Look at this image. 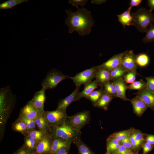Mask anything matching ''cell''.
<instances>
[{"instance_id": "38", "label": "cell", "mask_w": 154, "mask_h": 154, "mask_svg": "<svg viewBox=\"0 0 154 154\" xmlns=\"http://www.w3.org/2000/svg\"><path fill=\"white\" fill-rule=\"evenodd\" d=\"M147 82L146 89L149 91L154 93V77H147L145 78Z\"/></svg>"}, {"instance_id": "13", "label": "cell", "mask_w": 154, "mask_h": 154, "mask_svg": "<svg viewBox=\"0 0 154 154\" xmlns=\"http://www.w3.org/2000/svg\"><path fill=\"white\" fill-rule=\"evenodd\" d=\"M52 139L51 135H49L38 141L35 153L36 154H50Z\"/></svg>"}, {"instance_id": "16", "label": "cell", "mask_w": 154, "mask_h": 154, "mask_svg": "<svg viewBox=\"0 0 154 154\" xmlns=\"http://www.w3.org/2000/svg\"><path fill=\"white\" fill-rule=\"evenodd\" d=\"M117 92V97L125 101H130L126 96V91L127 89L126 83L123 78H121L112 82Z\"/></svg>"}, {"instance_id": "34", "label": "cell", "mask_w": 154, "mask_h": 154, "mask_svg": "<svg viewBox=\"0 0 154 154\" xmlns=\"http://www.w3.org/2000/svg\"><path fill=\"white\" fill-rule=\"evenodd\" d=\"M107 142V149L108 153L115 151L120 145V142L115 139L108 138Z\"/></svg>"}, {"instance_id": "29", "label": "cell", "mask_w": 154, "mask_h": 154, "mask_svg": "<svg viewBox=\"0 0 154 154\" xmlns=\"http://www.w3.org/2000/svg\"><path fill=\"white\" fill-rule=\"evenodd\" d=\"M28 0H8L0 4V9L7 10L23 3L27 2Z\"/></svg>"}, {"instance_id": "30", "label": "cell", "mask_w": 154, "mask_h": 154, "mask_svg": "<svg viewBox=\"0 0 154 154\" xmlns=\"http://www.w3.org/2000/svg\"><path fill=\"white\" fill-rule=\"evenodd\" d=\"M135 61L137 66L143 67L148 64L149 58L147 54L141 53L136 55Z\"/></svg>"}, {"instance_id": "35", "label": "cell", "mask_w": 154, "mask_h": 154, "mask_svg": "<svg viewBox=\"0 0 154 154\" xmlns=\"http://www.w3.org/2000/svg\"><path fill=\"white\" fill-rule=\"evenodd\" d=\"M142 41L143 43L154 42V23L147 29Z\"/></svg>"}, {"instance_id": "51", "label": "cell", "mask_w": 154, "mask_h": 154, "mask_svg": "<svg viewBox=\"0 0 154 154\" xmlns=\"http://www.w3.org/2000/svg\"><path fill=\"white\" fill-rule=\"evenodd\" d=\"M92 1L91 3H94V4H102L103 3H104L106 1L105 0H99V1Z\"/></svg>"}, {"instance_id": "24", "label": "cell", "mask_w": 154, "mask_h": 154, "mask_svg": "<svg viewBox=\"0 0 154 154\" xmlns=\"http://www.w3.org/2000/svg\"><path fill=\"white\" fill-rule=\"evenodd\" d=\"M38 141L31 137H25L23 146L29 153L35 152L36 147Z\"/></svg>"}, {"instance_id": "3", "label": "cell", "mask_w": 154, "mask_h": 154, "mask_svg": "<svg viewBox=\"0 0 154 154\" xmlns=\"http://www.w3.org/2000/svg\"><path fill=\"white\" fill-rule=\"evenodd\" d=\"M80 130L71 125L66 120L50 129L52 138L59 139L71 143L80 138Z\"/></svg>"}, {"instance_id": "26", "label": "cell", "mask_w": 154, "mask_h": 154, "mask_svg": "<svg viewBox=\"0 0 154 154\" xmlns=\"http://www.w3.org/2000/svg\"><path fill=\"white\" fill-rule=\"evenodd\" d=\"M34 121L37 129L46 131L50 134V129L43 114L35 119Z\"/></svg>"}, {"instance_id": "5", "label": "cell", "mask_w": 154, "mask_h": 154, "mask_svg": "<svg viewBox=\"0 0 154 154\" xmlns=\"http://www.w3.org/2000/svg\"><path fill=\"white\" fill-rule=\"evenodd\" d=\"M69 78L67 75L64 74L57 69H53L48 72L41 85L42 88L46 90L52 89L55 88L60 82Z\"/></svg>"}, {"instance_id": "40", "label": "cell", "mask_w": 154, "mask_h": 154, "mask_svg": "<svg viewBox=\"0 0 154 154\" xmlns=\"http://www.w3.org/2000/svg\"><path fill=\"white\" fill-rule=\"evenodd\" d=\"M135 140L141 144L144 141L143 135L140 132L136 131L131 134Z\"/></svg>"}, {"instance_id": "39", "label": "cell", "mask_w": 154, "mask_h": 154, "mask_svg": "<svg viewBox=\"0 0 154 154\" xmlns=\"http://www.w3.org/2000/svg\"><path fill=\"white\" fill-rule=\"evenodd\" d=\"M19 117L23 120L27 124V131L26 133L33 130L37 129V128L35 123L34 120L28 119L19 116Z\"/></svg>"}, {"instance_id": "44", "label": "cell", "mask_w": 154, "mask_h": 154, "mask_svg": "<svg viewBox=\"0 0 154 154\" xmlns=\"http://www.w3.org/2000/svg\"><path fill=\"white\" fill-rule=\"evenodd\" d=\"M121 142L122 143V145L127 148L130 149L133 147L129 137H127L122 140Z\"/></svg>"}, {"instance_id": "20", "label": "cell", "mask_w": 154, "mask_h": 154, "mask_svg": "<svg viewBox=\"0 0 154 154\" xmlns=\"http://www.w3.org/2000/svg\"><path fill=\"white\" fill-rule=\"evenodd\" d=\"M98 86H99V85L96 79L84 86L83 90L80 93L78 98V100L83 97L87 99L90 94L97 88Z\"/></svg>"}, {"instance_id": "47", "label": "cell", "mask_w": 154, "mask_h": 154, "mask_svg": "<svg viewBox=\"0 0 154 154\" xmlns=\"http://www.w3.org/2000/svg\"><path fill=\"white\" fill-rule=\"evenodd\" d=\"M146 142L152 145H154V135H147L146 138Z\"/></svg>"}, {"instance_id": "17", "label": "cell", "mask_w": 154, "mask_h": 154, "mask_svg": "<svg viewBox=\"0 0 154 154\" xmlns=\"http://www.w3.org/2000/svg\"><path fill=\"white\" fill-rule=\"evenodd\" d=\"M132 105L134 113L140 116L146 110L148 106L138 96H136L130 100Z\"/></svg>"}, {"instance_id": "52", "label": "cell", "mask_w": 154, "mask_h": 154, "mask_svg": "<svg viewBox=\"0 0 154 154\" xmlns=\"http://www.w3.org/2000/svg\"><path fill=\"white\" fill-rule=\"evenodd\" d=\"M29 154H36L35 153H29Z\"/></svg>"}, {"instance_id": "31", "label": "cell", "mask_w": 154, "mask_h": 154, "mask_svg": "<svg viewBox=\"0 0 154 154\" xmlns=\"http://www.w3.org/2000/svg\"><path fill=\"white\" fill-rule=\"evenodd\" d=\"M105 93L103 88L98 90H94L88 95L87 99L91 101L93 104L96 103Z\"/></svg>"}, {"instance_id": "32", "label": "cell", "mask_w": 154, "mask_h": 154, "mask_svg": "<svg viewBox=\"0 0 154 154\" xmlns=\"http://www.w3.org/2000/svg\"><path fill=\"white\" fill-rule=\"evenodd\" d=\"M104 92L108 95L114 97H117L116 89L110 81L106 83L103 87Z\"/></svg>"}, {"instance_id": "6", "label": "cell", "mask_w": 154, "mask_h": 154, "mask_svg": "<svg viewBox=\"0 0 154 154\" xmlns=\"http://www.w3.org/2000/svg\"><path fill=\"white\" fill-rule=\"evenodd\" d=\"M99 68V65L93 66L77 74L74 76L70 77L69 78L73 80L76 86L80 87L82 84L85 86L96 78Z\"/></svg>"}, {"instance_id": "46", "label": "cell", "mask_w": 154, "mask_h": 154, "mask_svg": "<svg viewBox=\"0 0 154 154\" xmlns=\"http://www.w3.org/2000/svg\"><path fill=\"white\" fill-rule=\"evenodd\" d=\"M70 147H62L57 151L56 154H68Z\"/></svg>"}, {"instance_id": "15", "label": "cell", "mask_w": 154, "mask_h": 154, "mask_svg": "<svg viewBox=\"0 0 154 154\" xmlns=\"http://www.w3.org/2000/svg\"><path fill=\"white\" fill-rule=\"evenodd\" d=\"M152 110H154V93L148 91L145 88L139 90L136 94Z\"/></svg>"}, {"instance_id": "54", "label": "cell", "mask_w": 154, "mask_h": 154, "mask_svg": "<svg viewBox=\"0 0 154 154\" xmlns=\"http://www.w3.org/2000/svg\"><path fill=\"white\" fill-rule=\"evenodd\" d=\"M131 154L130 153H128V154Z\"/></svg>"}, {"instance_id": "7", "label": "cell", "mask_w": 154, "mask_h": 154, "mask_svg": "<svg viewBox=\"0 0 154 154\" xmlns=\"http://www.w3.org/2000/svg\"><path fill=\"white\" fill-rule=\"evenodd\" d=\"M43 115L50 129L66 120L68 116L66 112L57 109L52 111H44Z\"/></svg>"}, {"instance_id": "50", "label": "cell", "mask_w": 154, "mask_h": 154, "mask_svg": "<svg viewBox=\"0 0 154 154\" xmlns=\"http://www.w3.org/2000/svg\"><path fill=\"white\" fill-rule=\"evenodd\" d=\"M147 2L148 5L150 8L149 10L152 12L154 10V0H148Z\"/></svg>"}, {"instance_id": "28", "label": "cell", "mask_w": 154, "mask_h": 154, "mask_svg": "<svg viewBox=\"0 0 154 154\" xmlns=\"http://www.w3.org/2000/svg\"><path fill=\"white\" fill-rule=\"evenodd\" d=\"M73 143L77 147L79 154H94L90 149L80 138L74 141Z\"/></svg>"}, {"instance_id": "14", "label": "cell", "mask_w": 154, "mask_h": 154, "mask_svg": "<svg viewBox=\"0 0 154 154\" xmlns=\"http://www.w3.org/2000/svg\"><path fill=\"white\" fill-rule=\"evenodd\" d=\"M126 51L115 55L106 62L100 65L101 68L110 71L120 66L121 62Z\"/></svg>"}, {"instance_id": "19", "label": "cell", "mask_w": 154, "mask_h": 154, "mask_svg": "<svg viewBox=\"0 0 154 154\" xmlns=\"http://www.w3.org/2000/svg\"><path fill=\"white\" fill-rule=\"evenodd\" d=\"M132 7L130 6L128 9L122 13L117 15L118 21L125 28L126 26L132 25V17L131 14V11Z\"/></svg>"}, {"instance_id": "8", "label": "cell", "mask_w": 154, "mask_h": 154, "mask_svg": "<svg viewBox=\"0 0 154 154\" xmlns=\"http://www.w3.org/2000/svg\"><path fill=\"white\" fill-rule=\"evenodd\" d=\"M90 119V112L84 111L68 116L67 120L71 125L80 130L82 128L88 123Z\"/></svg>"}, {"instance_id": "42", "label": "cell", "mask_w": 154, "mask_h": 154, "mask_svg": "<svg viewBox=\"0 0 154 154\" xmlns=\"http://www.w3.org/2000/svg\"><path fill=\"white\" fill-rule=\"evenodd\" d=\"M131 152L130 149L122 145H120L118 149L115 151L114 154H127Z\"/></svg>"}, {"instance_id": "49", "label": "cell", "mask_w": 154, "mask_h": 154, "mask_svg": "<svg viewBox=\"0 0 154 154\" xmlns=\"http://www.w3.org/2000/svg\"><path fill=\"white\" fill-rule=\"evenodd\" d=\"M142 1V0H131L129 4L132 7L137 6L140 4Z\"/></svg>"}, {"instance_id": "53", "label": "cell", "mask_w": 154, "mask_h": 154, "mask_svg": "<svg viewBox=\"0 0 154 154\" xmlns=\"http://www.w3.org/2000/svg\"><path fill=\"white\" fill-rule=\"evenodd\" d=\"M106 154H109V153H107Z\"/></svg>"}, {"instance_id": "11", "label": "cell", "mask_w": 154, "mask_h": 154, "mask_svg": "<svg viewBox=\"0 0 154 154\" xmlns=\"http://www.w3.org/2000/svg\"><path fill=\"white\" fill-rule=\"evenodd\" d=\"M79 86H76L75 90L68 96L60 100L58 102L56 109L66 112L68 107L72 102L78 100L80 92Z\"/></svg>"}, {"instance_id": "33", "label": "cell", "mask_w": 154, "mask_h": 154, "mask_svg": "<svg viewBox=\"0 0 154 154\" xmlns=\"http://www.w3.org/2000/svg\"><path fill=\"white\" fill-rule=\"evenodd\" d=\"M130 130H124L114 133L111 135L109 138L116 139L119 142L126 138L129 137L131 134Z\"/></svg>"}, {"instance_id": "2", "label": "cell", "mask_w": 154, "mask_h": 154, "mask_svg": "<svg viewBox=\"0 0 154 154\" xmlns=\"http://www.w3.org/2000/svg\"><path fill=\"white\" fill-rule=\"evenodd\" d=\"M16 101V96L8 86L0 90V120L1 134L5 130L7 120L10 116Z\"/></svg>"}, {"instance_id": "37", "label": "cell", "mask_w": 154, "mask_h": 154, "mask_svg": "<svg viewBox=\"0 0 154 154\" xmlns=\"http://www.w3.org/2000/svg\"><path fill=\"white\" fill-rule=\"evenodd\" d=\"M136 74V69L130 70L126 73L123 78L126 84H131L135 81Z\"/></svg>"}, {"instance_id": "45", "label": "cell", "mask_w": 154, "mask_h": 154, "mask_svg": "<svg viewBox=\"0 0 154 154\" xmlns=\"http://www.w3.org/2000/svg\"><path fill=\"white\" fill-rule=\"evenodd\" d=\"M29 152L23 146L12 154H29Z\"/></svg>"}, {"instance_id": "23", "label": "cell", "mask_w": 154, "mask_h": 154, "mask_svg": "<svg viewBox=\"0 0 154 154\" xmlns=\"http://www.w3.org/2000/svg\"><path fill=\"white\" fill-rule=\"evenodd\" d=\"M52 139L50 154H56L59 149L64 147H70L71 143L59 139L52 138Z\"/></svg>"}, {"instance_id": "9", "label": "cell", "mask_w": 154, "mask_h": 154, "mask_svg": "<svg viewBox=\"0 0 154 154\" xmlns=\"http://www.w3.org/2000/svg\"><path fill=\"white\" fill-rule=\"evenodd\" d=\"M43 113L38 111L29 101L21 109L19 116L28 119L35 120L42 115Z\"/></svg>"}, {"instance_id": "4", "label": "cell", "mask_w": 154, "mask_h": 154, "mask_svg": "<svg viewBox=\"0 0 154 154\" xmlns=\"http://www.w3.org/2000/svg\"><path fill=\"white\" fill-rule=\"evenodd\" d=\"M132 25H134L140 32L146 33L154 23V14L145 8L138 9L131 14Z\"/></svg>"}, {"instance_id": "55", "label": "cell", "mask_w": 154, "mask_h": 154, "mask_svg": "<svg viewBox=\"0 0 154 154\" xmlns=\"http://www.w3.org/2000/svg\"></svg>"}, {"instance_id": "25", "label": "cell", "mask_w": 154, "mask_h": 154, "mask_svg": "<svg viewBox=\"0 0 154 154\" xmlns=\"http://www.w3.org/2000/svg\"><path fill=\"white\" fill-rule=\"evenodd\" d=\"M49 135L50 134L46 131L34 129L27 133L24 136L31 137L38 141Z\"/></svg>"}, {"instance_id": "1", "label": "cell", "mask_w": 154, "mask_h": 154, "mask_svg": "<svg viewBox=\"0 0 154 154\" xmlns=\"http://www.w3.org/2000/svg\"><path fill=\"white\" fill-rule=\"evenodd\" d=\"M65 11L68 16L65 23L69 27V33L75 31L79 35L83 36L90 33L95 22L90 11L84 8H78L75 12L70 9Z\"/></svg>"}, {"instance_id": "12", "label": "cell", "mask_w": 154, "mask_h": 154, "mask_svg": "<svg viewBox=\"0 0 154 154\" xmlns=\"http://www.w3.org/2000/svg\"><path fill=\"white\" fill-rule=\"evenodd\" d=\"M46 90L42 88L40 90L36 92L32 99L29 101L33 106L39 112H44V107L46 97Z\"/></svg>"}, {"instance_id": "48", "label": "cell", "mask_w": 154, "mask_h": 154, "mask_svg": "<svg viewBox=\"0 0 154 154\" xmlns=\"http://www.w3.org/2000/svg\"><path fill=\"white\" fill-rule=\"evenodd\" d=\"M130 139L133 147H137L139 146L141 144L137 142L134 139L133 136L131 135L129 137Z\"/></svg>"}, {"instance_id": "27", "label": "cell", "mask_w": 154, "mask_h": 154, "mask_svg": "<svg viewBox=\"0 0 154 154\" xmlns=\"http://www.w3.org/2000/svg\"><path fill=\"white\" fill-rule=\"evenodd\" d=\"M128 72L120 66L110 71V81L113 82L121 78Z\"/></svg>"}, {"instance_id": "21", "label": "cell", "mask_w": 154, "mask_h": 154, "mask_svg": "<svg viewBox=\"0 0 154 154\" xmlns=\"http://www.w3.org/2000/svg\"><path fill=\"white\" fill-rule=\"evenodd\" d=\"M12 128L13 131L20 133L24 135L27 132V124L25 121L19 117L12 123Z\"/></svg>"}, {"instance_id": "10", "label": "cell", "mask_w": 154, "mask_h": 154, "mask_svg": "<svg viewBox=\"0 0 154 154\" xmlns=\"http://www.w3.org/2000/svg\"><path fill=\"white\" fill-rule=\"evenodd\" d=\"M136 55L133 50H126L122 59L120 66L127 72L137 69V65L135 61Z\"/></svg>"}, {"instance_id": "18", "label": "cell", "mask_w": 154, "mask_h": 154, "mask_svg": "<svg viewBox=\"0 0 154 154\" xmlns=\"http://www.w3.org/2000/svg\"><path fill=\"white\" fill-rule=\"evenodd\" d=\"M99 66L100 68L96 73L95 78L99 86L103 88L106 83L110 81V72L108 70L101 68Z\"/></svg>"}, {"instance_id": "36", "label": "cell", "mask_w": 154, "mask_h": 154, "mask_svg": "<svg viewBox=\"0 0 154 154\" xmlns=\"http://www.w3.org/2000/svg\"><path fill=\"white\" fill-rule=\"evenodd\" d=\"M146 82L142 80L139 81H135L127 86V89L138 90L139 91L145 88Z\"/></svg>"}, {"instance_id": "22", "label": "cell", "mask_w": 154, "mask_h": 154, "mask_svg": "<svg viewBox=\"0 0 154 154\" xmlns=\"http://www.w3.org/2000/svg\"><path fill=\"white\" fill-rule=\"evenodd\" d=\"M114 98V97L105 93L98 100L93 104L94 106L95 107L106 110L110 103Z\"/></svg>"}, {"instance_id": "41", "label": "cell", "mask_w": 154, "mask_h": 154, "mask_svg": "<svg viewBox=\"0 0 154 154\" xmlns=\"http://www.w3.org/2000/svg\"><path fill=\"white\" fill-rule=\"evenodd\" d=\"M88 0H70L68 1L69 3L72 5L77 7L78 9V6H80L83 8V7L86 3Z\"/></svg>"}, {"instance_id": "43", "label": "cell", "mask_w": 154, "mask_h": 154, "mask_svg": "<svg viewBox=\"0 0 154 154\" xmlns=\"http://www.w3.org/2000/svg\"><path fill=\"white\" fill-rule=\"evenodd\" d=\"M153 145L146 142L144 143L143 146V154H146L150 151L153 149Z\"/></svg>"}]
</instances>
